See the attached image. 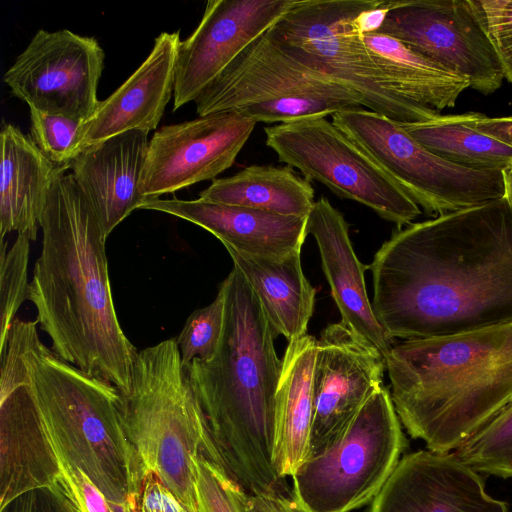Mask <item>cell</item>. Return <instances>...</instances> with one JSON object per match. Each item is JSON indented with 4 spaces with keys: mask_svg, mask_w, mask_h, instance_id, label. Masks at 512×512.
Segmentation results:
<instances>
[{
    "mask_svg": "<svg viewBox=\"0 0 512 512\" xmlns=\"http://www.w3.org/2000/svg\"><path fill=\"white\" fill-rule=\"evenodd\" d=\"M368 268L392 340L512 323V210L502 198L398 228Z\"/></svg>",
    "mask_w": 512,
    "mask_h": 512,
    "instance_id": "1",
    "label": "cell"
},
{
    "mask_svg": "<svg viewBox=\"0 0 512 512\" xmlns=\"http://www.w3.org/2000/svg\"><path fill=\"white\" fill-rule=\"evenodd\" d=\"M67 168L55 173L40 218L41 251L27 300L56 355L126 394L139 351L115 310L107 237Z\"/></svg>",
    "mask_w": 512,
    "mask_h": 512,
    "instance_id": "2",
    "label": "cell"
},
{
    "mask_svg": "<svg viewBox=\"0 0 512 512\" xmlns=\"http://www.w3.org/2000/svg\"><path fill=\"white\" fill-rule=\"evenodd\" d=\"M219 289L225 313L217 350L185 370L224 470L247 495H284L286 482L273 461L282 368L276 334L236 267Z\"/></svg>",
    "mask_w": 512,
    "mask_h": 512,
    "instance_id": "3",
    "label": "cell"
},
{
    "mask_svg": "<svg viewBox=\"0 0 512 512\" xmlns=\"http://www.w3.org/2000/svg\"><path fill=\"white\" fill-rule=\"evenodd\" d=\"M386 369L409 435L432 452L451 453L512 402V323L403 340Z\"/></svg>",
    "mask_w": 512,
    "mask_h": 512,
    "instance_id": "4",
    "label": "cell"
},
{
    "mask_svg": "<svg viewBox=\"0 0 512 512\" xmlns=\"http://www.w3.org/2000/svg\"><path fill=\"white\" fill-rule=\"evenodd\" d=\"M37 325L15 318L7 336L18 347L38 421L109 499L139 506L144 473L123 425L120 391L56 355Z\"/></svg>",
    "mask_w": 512,
    "mask_h": 512,
    "instance_id": "5",
    "label": "cell"
},
{
    "mask_svg": "<svg viewBox=\"0 0 512 512\" xmlns=\"http://www.w3.org/2000/svg\"><path fill=\"white\" fill-rule=\"evenodd\" d=\"M120 410L144 477L153 474L190 512H197L196 458L203 454L222 465L176 339L138 352Z\"/></svg>",
    "mask_w": 512,
    "mask_h": 512,
    "instance_id": "6",
    "label": "cell"
},
{
    "mask_svg": "<svg viewBox=\"0 0 512 512\" xmlns=\"http://www.w3.org/2000/svg\"><path fill=\"white\" fill-rule=\"evenodd\" d=\"M380 0H297L267 32L286 54L355 91L362 106L396 123L433 119L441 113L399 94L354 24Z\"/></svg>",
    "mask_w": 512,
    "mask_h": 512,
    "instance_id": "7",
    "label": "cell"
},
{
    "mask_svg": "<svg viewBox=\"0 0 512 512\" xmlns=\"http://www.w3.org/2000/svg\"><path fill=\"white\" fill-rule=\"evenodd\" d=\"M194 102L199 116L236 112L267 124L333 116L363 103L355 91L286 54L266 33L238 54Z\"/></svg>",
    "mask_w": 512,
    "mask_h": 512,
    "instance_id": "8",
    "label": "cell"
},
{
    "mask_svg": "<svg viewBox=\"0 0 512 512\" xmlns=\"http://www.w3.org/2000/svg\"><path fill=\"white\" fill-rule=\"evenodd\" d=\"M389 390L381 386L340 438L291 476L293 497L310 512H350L371 502L405 449Z\"/></svg>",
    "mask_w": 512,
    "mask_h": 512,
    "instance_id": "9",
    "label": "cell"
},
{
    "mask_svg": "<svg viewBox=\"0 0 512 512\" xmlns=\"http://www.w3.org/2000/svg\"><path fill=\"white\" fill-rule=\"evenodd\" d=\"M332 122L428 214L443 215L504 196L501 170L451 163L381 114L357 107L335 113Z\"/></svg>",
    "mask_w": 512,
    "mask_h": 512,
    "instance_id": "10",
    "label": "cell"
},
{
    "mask_svg": "<svg viewBox=\"0 0 512 512\" xmlns=\"http://www.w3.org/2000/svg\"><path fill=\"white\" fill-rule=\"evenodd\" d=\"M264 132L280 162L338 197L367 206L398 228L421 215L420 207L326 117L266 126Z\"/></svg>",
    "mask_w": 512,
    "mask_h": 512,
    "instance_id": "11",
    "label": "cell"
},
{
    "mask_svg": "<svg viewBox=\"0 0 512 512\" xmlns=\"http://www.w3.org/2000/svg\"><path fill=\"white\" fill-rule=\"evenodd\" d=\"M377 34L392 37L413 52L489 95L505 80L494 45L472 0L391 1Z\"/></svg>",
    "mask_w": 512,
    "mask_h": 512,
    "instance_id": "12",
    "label": "cell"
},
{
    "mask_svg": "<svg viewBox=\"0 0 512 512\" xmlns=\"http://www.w3.org/2000/svg\"><path fill=\"white\" fill-rule=\"evenodd\" d=\"M104 58L94 37L40 29L3 80L29 108L87 122L100 103L97 87Z\"/></svg>",
    "mask_w": 512,
    "mask_h": 512,
    "instance_id": "13",
    "label": "cell"
},
{
    "mask_svg": "<svg viewBox=\"0 0 512 512\" xmlns=\"http://www.w3.org/2000/svg\"><path fill=\"white\" fill-rule=\"evenodd\" d=\"M256 122L236 112H219L163 126L148 143L139 191L148 199L201 181L230 168Z\"/></svg>",
    "mask_w": 512,
    "mask_h": 512,
    "instance_id": "14",
    "label": "cell"
},
{
    "mask_svg": "<svg viewBox=\"0 0 512 512\" xmlns=\"http://www.w3.org/2000/svg\"><path fill=\"white\" fill-rule=\"evenodd\" d=\"M386 359L342 322L329 324L316 343L313 421L307 457L333 445L383 382Z\"/></svg>",
    "mask_w": 512,
    "mask_h": 512,
    "instance_id": "15",
    "label": "cell"
},
{
    "mask_svg": "<svg viewBox=\"0 0 512 512\" xmlns=\"http://www.w3.org/2000/svg\"><path fill=\"white\" fill-rule=\"evenodd\" d=\"M297 0H209L196 29L180 42L173 110L199 94Z\"/></svg>",
    "mask_w": 512,
    "mask_h": 512,
    "instance_id": "16",
    "label": "cell"
},
{
    "mask_svg": "<svg viewBox=\"0 0 512 512\" xmlns=\"http://www.w3.org/2000/svg\"><path fill=\"white\" fill-rule=\"evenodd\" d=\"M367 512H508L477 471L454 453L421 450L400 459Z\"/></svg>",
    "mask_w": 512,
    "mask_h": 512,
    "instance_id": "17",
    "label": "cell"
},
{
    "mask_svg": "<svg viewBox=\"0 0 512 512\" xmlns=\"http://www.w3.org/2000/svg\"><path fill=\"white\" fill-rule=\"evenodd\" d=\"M148 134L134 129L90 144L69 166L106 237L149 200L139 191Z\"/></svg>",
    "mask_w": 512,
    "mask_h": 512,
    "instance_id": "18",
    "label": "cell"
},
{
    "mask_svg": "<svg viewBox=\"0 0 512 512\" xmlns=\"http://www.w3.org/2000/svg\"><path fill=\"white\" fill-rule=\"evenodd\" d=\"M307 230L318 246L322 269L341 322L386 359L392 339L373 312L364 276L368 266L359 261L353 249L343 215L322 196L315 201L308 216Z\"/></svg>",
    "mask_w": 512,
    "mask_h": 512,
    "instance_id": "19",
    "label": "cell"
},
{
    "mask_svg": "<svg viewBox=\"0 0 512 512\" xmlns=\"http://www.w3.org/2000/svg\"><path fill=\"white\" fill-rule=\"evenodd\" d=\"M140 209L176 216L207 230L224 247L264 258H282L301 251L308 234V216H284L200 198L149 199Z\"/></svg>",
    "mask_w": 512,
    "mask_h": 512,
    "instance_id": "20",
    "label": "cell"
},
{
    "mask_svg": "<svg viewBox=\"0 0 512 512\" xmlns=\"http://www.w3.org/2000/svg\"><path fill=\"white\" fill-rule=\"evenodd\" d=\"M180 32H162L141 65L108 98L100 101L84 129L81 150L114 135L157 128L172 92ZM80 150V151H81Z\"/></svg>",
    "mask_w": 512,
    "mask_h": 512,
    "instance_id": "21",
    "label": "cell"
},
{
    "mask_svg": "<svg viewBox=\"0 0 512 512\" xmlns=\"http://www.w3.org/2000/svg\"><path fill=\"white\" fill-rule=\"evenodd\" d=\"M0 143L1 240L15 231L34 241L59 168L42 154L31 138L12 124L2 126Z\"/></svg>",
    "mask_w": 512,
    "mask_h": 512,
    "instance_id": "22",
    "label": "cell"
},
{
    "mask_svg": "<svg viewBox=\"0 0 512 512\" xmlns=\"http://www.w3.org/2000/svg\"><path fill=\"white\" fill-rule=\"evenodd\" d=\"M317 340L310 335L288 343L276 396L273 461L281 478L306 459L313 421V371Z\"/></svg>",
    "mask_w": 512,
    "mask_h": 512,
    "instance_id": "23",
    "label": "cell"
},
{
    "mask_svg": "<svg viewBox=\"0 0 512 512\" xmlns=\"http://www.w3.org/2000/svg\"><path fill=\"white\" fill-rule=\"evenodd\" d=\"M225 248L257 296L275 334L288 342L306 335L316 289L303 273L301 251L282 258H264Z\"/></svg>",
    "mask_w": 512,
    "mask_h": 512,
    "instance_id": "24",
    "label": "cell"
},
{
    "mask_svg": "<svg viewBox=\"0 0 512 512\" xmlns=\"http://www.w3.org/2000/svg\"><path fill=\"white\" fill-rule=\"evenodd\" d=\"M199 198L296 217L309 216L315 204L310 181L287 165L247 166L230 177L214 179Z\"/></svg>",
    "mask_w": 512,
    "mask_h": 512,
    "instance_id": "25",
    "label": "cell"
},
{
    "mask_svg": "<svg viewBox=\"0 0 512 512\" xmlns=\"http://www.w3.org/2000/svg\"><path fill=\"white\" fill-rule=\"evenodd\" d=\"M362 37L394 89L420 106L441 113L453 108L469 88L467 79L439 67L392 37L377 33Z\"/></svg>",
    "mask_w": 512,
    "mask_h": 512,
    "instance_id": "26",
    "label": "cell"
},
{
    "mask_svg": "<svg viewBox=\"0 0 512 512\" xmlns=\"http://www.w3.org/2000/svg\"><path fill=\"white\" fill-rule=\"evenodd\" d=\"M426 149L456 165L475 170H502L512 163V148L481 133L472 112L439 115L400 124Z\"/></svg>",
    "mask_w": 512,
    "mask_h": 512,
    "instance_id": "27",
    "label": "cell"
},
{
    "mask_svg": "<svg viewBox=\"0 0 512 512\" xmlns=\"http://www.w3.org/2000/svg\"><path fill=\"white\" fill-rule=\"evenodd\" d=\"M34 420L38 439L49 461L45 480L39 487L46 488L67 512H139L137 505L109 499L40 424L35 410Z\"/></svg>",
    "mask_w": 512,
    "mask_h": 512,
    "instance_id": "28",
    "label": "cell"
},
{
    "mask_svg": "<svg viewBox=\"0 0 512 512\" xmlns=\"http://www.w3.org/2000/svg\"><path fill=\"white\" fill-rule=\"evenodd\" d=\"M453 453L477 472L512 478V402Z\"/></svg>",
    "mask_w": 512,
    "mask_h": 512,
    "instance_id": "29",
    "label": "cell"
},
{
    "mask_svg": "<svg viewBox=\"0 0 512 512\" xmlns=\"http://www.w3.org/2000/svg\"><path fill=\"white\" fill-rule=\"evenodd\" d=\"M30 239L21 234L11 247L1 240L0 257V349L16 313L28 296V262Z\"/></svg>",
    "mask_w": 512,
    "mask_h": 512,
    "instance_id": "30",
    "label": "cell"
},
{
    "mask_svg": "<svg viewBox=\"0 0 512 512\" xmlns=\"http://www.w3.org/2000/svg\"><path fill=\"white\" fill-rule=\"evenodd\" d=\"M31 139L56 167L70 166L81 150L86 121L30 108Z\"/></svg>",
    "mask_w": 512,
    "mask_h": 512,
    "instance_id": "31",
    "label": "cell"
},
{
    "mask_svg": "<svg viewBox=\"0 0 512 512\" xmlns=\"http://www.w3.org/2000/svg\"><path fill=\"white\" fill-rule=\"evenodd\" d=\"M224 313V296L219 289L212 303L188 317L176 339L184 367L194 359L209 360L215 354L222 336Z\"/></svg>",
    "mask_w": 512,
    "mask_h": 512,
    "instance_id": "32",
    "label": "cell"
},
{
    "mask_svg": "<svg viewBox=\"0 0 512 512\" xmlns=\"http://www.w3.org/2000/svg\"><path fill=\"white\" fill-rule=\"evenodd\" d=\"M195 470L197 512H246L248 495L222 466L201 454Z\"/></svg>",
    "mask_w": 512,
    "mask_h": 512,
    "instance_id": "33",
    "label": "cell"
},
{
    "mask_svg": "<svg viewBox=\"0 0 512 512\" xmlns=\"http://www.w3.org/2000/svg\"><path fill=\"white\" fill-rule=\"evenodd\" d=\"M500 59L505 80L512 84V0H472Z\"/></svg>",
    "mask_w": 512,
    "mask_h": 512,
    "instance_id": "34",
    "label": "cell"
},
{
    "mask_svg": "<svg viewBox=\"0 0 512 512\" xmlns=\"http://www.w3.org/2000/svg\"><path fill=\"white\" fill-rule=\"evenodd\" d=\"M139 512H190L156 476L144 477Z\"/></svg>",
    "mask_w": 512,
    "mask_h": 512,
    "instance_id": "35",
    "label": "cell"
},
{
    "mask_svg": "<svg viewBox=\"0 0 512 512\" xmlns=\"http://www.w3.org/2000/svg\"><path fill=\"white\" fill-rule=\"evenodd\" d=\"M472 121L481 133L512 148V116L488 117L472 112Z\"/></svg>",
    "mask_w": 512,
    "mask_h": 512,
    "instance_id": "36",
    "label": "cell"
},
{
    "mask_svg": "<svg viewBox=\"0 0 512 512\" xmlns=\"http://www.w3.org/2000/svg\"><path fill=\"white\" fill-rule=\"evenodd\" d=\"M391 1H381L362 11L354 21L357 31L362 34L376 33L383 25L389 12Z\"/></svg>",
    "mask_w": 512,
    "mask_h": 512,
    "instance_id": "37",
    "label": "cell"
},
{
    "mask_svg": "<svg viewBox=\"0 0 512 512\" xmlns=\"http://www.w3.org/2000/svg\"><path fill=\"white\" fill-rule=\"evenodd\" d=\"M273 512H310L304 508L293 496H269Z\"/></svg>",
    "mask_w": 512,
    "mask_h": 512,
    "instance_id": "38",
    "label": "cell"
},
{
    "mask_svg": "<svg viewBox=\"0 0 512 512\" xmlns=\"http://www.w3.org/2000/svg\"><path fill=\"white\" fill-rule=\"evenodd\" d=\"M270 495H248L246 500V512H273Z\"/></svg>",
    "mask_w": 512,
    "mask_h": 512,
    "instance_id": "39",
    "label": "cell"
},
{
    "mask_svg": "<svg viewBox=\"0 0 512 512\" xmlns=\"http://www.w3.org/2000/svg\"><path fill=\"white\" fill-rule=\"evenodd\" d=\"M504 196L503 198L512 210V163L501 170Z\"/></svg>",
    "mask_w": 512,
    "mask_h": 512,
    "instance_id": "40",
    "label": "cell"
}]
</instances>
